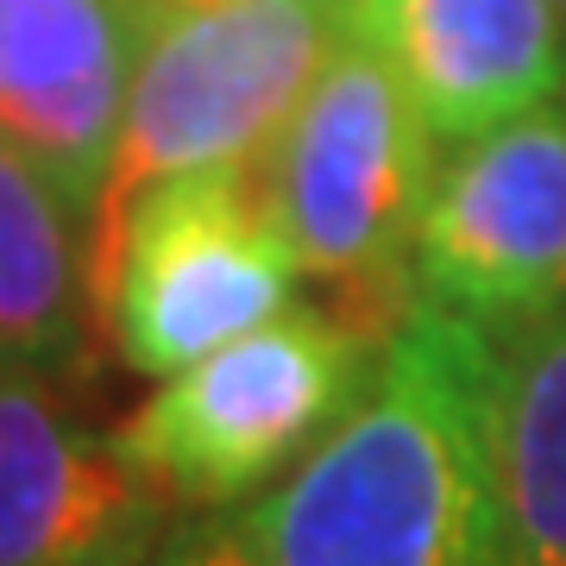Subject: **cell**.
Wrapping results in <instances>:
<instances>
[{
    "label": "cell",
    "mask_w": 566,
    "mask_h": 566,
    "mask_svg": "<svg viewBox=\"0 0 566 566\" xmlns=\"http://www.w3.org/2000/svg\"><path fill=\"white\" fill-rule=\"evenodd\" d=\"M485 334L504 560L566 566V308H542Z\"/></svg>",
    "instance_id": "11"
},
{
    "label": "cell",
    "mask_w": 566,
    "mask_h": 566,
    "mask_svg": "<svg viewBox=\"0 0 566 566\" xmlns=\"http://www.w3.org/2000/svg\"><path fill=\"white\" fill-rule=\"evenodd\" d=\"M145 566H151V560H145Z\"/></svg>",
    "instance_id": "15"
},
{
    "label": "cell",
    "mask_w": 566,
    "mask_h": 566,
    "mask_svg": "<svg viewBox=\"0 0 566 566\" xmlns=\"http://www.w3.org/2000/svg\"><path fill=\"white\" fill-rule=\"evenodd\" d=\"M340 32L409 88L441 145L566 95L554 0H340Z\"/></svg>",
    "instance_id": "9"
},
{
    "label": "cell",
    "mask_w": 566,
    "mask_h": 566,
    "mask_svg": "<svg viewBox=\"0 0 566 566\" xmlns=\"http://www.w3.org/2000/svg\"><path fill=\"white\" fill-rule=\"evenodd\" d=\"M164 510L114 434L70 416L57 378L0 371V566H145Z\"/></svg>",
    "instance_id": "7"
},
{
    "label": "cell",
    "mask_w": 566,
    "mask_h": 566,
    "mask_svg": "<svg viewBox=\"0 0 566 566\" xmlns=\"http://www.w3.org/2000/svg\"><path fill=\"white\" fill-rule=\"evenodd\" d=\"M240 523L264 566H510L491 334L422 296L359 409Z\"/></svg>",
    "instance_id": "1"
},
{
    "label": "cell",
    "mask_w": 566,
    "mask_h": 566,
    "mask_svg": "<svg viewBox=\"0 0 566 566\" xmlns=\"http://www.w3.org/2000/svg\"><path fill=\"white\" fill-rule=\"evenodd\" d=\"M151 566H264V560H259V547H252V535H245V523L233 516V523L182 528L177 542H164L151 554Z\"/></svg>",
    "instance_id": "12"
},
{
    "label": "cell",
    "mask_w": 566,
    "mask_h": 566,
    "mask_svg": "<svg viewBox=\"0 0 566 566\" xmlns=\"http://www.w3.org/2000/svg\"><path fill=\"white\" fill-rule=\"evenodd\" d=\"M378 365L385 334L334 303H290L221 353L170 371L114 428V447L177 510L252 504L359 409Z\"/></svg>",
    "instance_id": "3"
},
{
    "label": "cell",
    "mask_w": 566,
    "mask_h": 566,
    "mask_svg": "<svg viewBox=\"0 0 566 566\" xmlns=\"http://www.w3.org/2000/svg\"><path fill=\"white\" fill-rule=\"evenodd\" d=\"M88 322V214L0 139V371L76 378Z\"/></svg>",
    "instance_id": "10"
},
{
    "label": "cell",
    "mask_w": 566,
    "mask_h": 566,
    "mask_svg": "<svg viewBox=\"0 0 566 566\" xmlns=\"http://www.w3.org/2000/svg\"><path fill=\"white\" fill-rule=\"evenodd\" d=\"M303 259L271 214L259 164L151 182L126 208L88 303L126 371L170 378L290 308Z\"/></svg>",
    "instance_id": "5"
},
{
    "label": "cell",
    "mask_w": 566,
    "mask_h": 566,
    "mask_svg": "<svg viewBox=\"0 0 566 566\" xmlns=\"http://www.w3.org/2000/svg\"><path fill=\"white\" fill-rule=\"evenodd\" d=\"M416 290L479 327L566 308V95L447 145L416 233Z\"/></svg>",
    "instance_id": "6"
},
{
    "label": "cell",
    "mask_w": 566,
    "mask_h": 566,
    "mask_svg": "<svg viewBox=\"0 0 566 566\" xmlns=\"http://www.w3.org/2000/svg\"><path fill=\"white\" fill-rule=\"evenodd\" d=\"M158 7H227V0H158ZM322 7H340V0H322Z\"/></svg>",
    "instance_id": "13"
},
{
    "label": "cell",
    "mask_w": 566,
    "mask_h": 566,
    "mask_svg": "<svg viewBox=\"0 0 566 566\" xmlns=\"http://www.w3.org/2000/svg\"><path fill=\"white\" fill-rule=\"evenodd\" d=\"M158 0H0V139L95 214Z\"/></svg>",
    "instance_id": "8"
},
{
    "label": "cell",
    "mask_w": 566,
    "mask_h": 566,
    "mask_svg": "<svg viewBox=\"0 0 566 566\" xmlns=\"http://www.w3.org/2000/svg\"><path fill=\"white\" fill-rule=\"evenodd\" d=\"M554 13H560V25H566V0H554Z\"/></svg>",
    "instance_id": "14"
},
{
    "label": "cell",
    "mask_w": 566,
    "mask_h": 566,
    "mask_svg": "<svg viewBox=\"0 0 566 566\" xmlns=\"http://www.w3.org/2000/svg\"><path fill=\"white\" fill-rule=\"evenodd\" d=\"M434 170V126L385 70V57H371L346 32L259 164L271 214L296 245L303 277H315L340 315L385 340L422 303L416 233Z\"/></svg>",
    "instance_id": "2"
},
{
    "label": "cell",
    "mask_w": 566,
    "mask_h": 566,
    "mask_svg": "<svg viewBox=\"0 0 566 566\" xmlns=\"http://www.w3.org/2000/svg\"><path fill=\"white\" fill-rule=\"evenodd\" d=\"M340 44V13L322 0H227L158 7L145 32L126 120L88 214V271L107 259L126 208L151 182L189 170L264 164L308 82Z\"/></svg>",
    "instance_id": "4"
}]
</instances>
